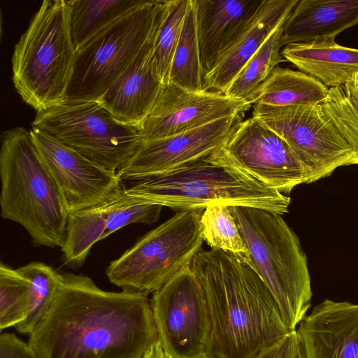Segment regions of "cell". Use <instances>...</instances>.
Segmentation results:
<instances>
[{
  "label": "cell",
  "instance_id": "obj_1",
  "mask_svg": "<svg viewBox=\"0 0 358 358\" xmlns=\"http://www.w3.org/2000/svg\"><path fill=\"white\" fill-rule=\"evenodd\" d=\"M148 294L62 273L50 309L29 335L33 358H143L159 341Z\"/></svg>",
  "mask_w": 358,
  "mask_h": 358
},
{
  "label": "cell",
  "instance_id": "obj_2",
  "mask_svg": "<svg viewBox=\"0 0 358 358\" xmlns=\"http://www.w3.org/2000/svg\"><path fill=\"white\" fill-rule=\"evenodd\" d=\"M190 267L208 314L206 358H254L289 331L273 295L248 265L222 250H199Z\"/></svg>",
  "mask_w": 358,
  "mask_h": 358
},
{
  "label": "cell",
  "instance_id": "obj_3",
  "mask_svg": "<svg viewBox=\"0 0 358 358\" xmlns=\"http://www.w3.org/2000/svg\"><path fill=\"white\" fill-rule=\"evenodd\" d=\"M1 217L22 226L36 246L62 247L69 210L30 130L4 131L0 150Z\"/></svg>",
  "mask_w": 358,
  "mask_h": 358
},
{
  "label": "cell",
  "instance_id": "obj_4",
  "mask_svg": "<svg viewBox=\"0 0 358 358\" xmlns=\"http://www.w3.org/2000/svg\"><path fill=\"white\" fill-rule=\"evenodd\" d=\"M248 251L249 266L275 300L289 331L311 306L307 258L299 239L280 215L251 207L228 206Z\"/></svg>",
  "mask_w": 358,
  "mask_h": 358
},
{
  "label": "cell",
  "instance_id": "obj_5",
  "mask_svg": "<svg viewBox=\"0 0 358 358\" xmlns=\"http://www.w3.org/2000/svg\"><path fill=\"white\" fill-rule=\"evenodd\" d=\"M127 180L129 195L180 211L224 205L257 208L282 215L288 213L291 203L286 194L206 157L164 173Z\"/></svg>",
  "mask_w": 358,
  "mask_h": 358
},
{
  "label": "cell",
  "instance_id": "obj_6",
  "mask_svg": "<svg viewBox=\"0 0 358 358\" xmlns=\"http://www.w3.org/2000/svg\"><path fill=\"white\" fill-rule=\"evenodd\" d=\"M75 52L66 1H43L12 57L13 82L22 100L37 112L63 101Z\"/></svg>",
  "mask_w": 358,
  "mask_h": 358
},
{
  "label": "cell",
  "instance_id": "obj_7",
  "mask_svg": "<svg viewBox=\"0 0 358 358\" xmlns=\"http://www.w3.org/2000/svg\"><path fill=\"white\" fill-rule=\"evenodd\" d=\"M166 1L145 0L76 49L64 100L101 99L152 37Z\"/></svg>",
  "mask_w": 358,
  "mask_h": 358
},
{
  "label": "cell",
  "instance_id": "obj_8",
  "mask_svg": "<svg viewBox=\"0 0 358 358\" xmlns=\"http://www.w3.org/2000/svg\"><path fill=\"white\" fill-rule=\"evenodd\" d=\"M31 125L116 173L143 140L141 127L118 121L99 100H64L38 111Z\"/></svg>",
  "mask_w": 358,
  "mask_h": 358
},
{
  "label": "cell",
  "instance_id": "obj_9",
  "mask_svg": "<svg viewBox=\"0 0 358 358\" xmlns=\"http://www.w3.org/2000/svg\"><path fill=\"white\" fill-rule=\"evenodd\" d=\"M203 210L179 211L140 238L106 269L124 290L150 293L165 284L201 250Z\"/></svg>",
  "mask_w": 358,
  "mask_h": 358
},
{
  "label": "cell",
  "instance_id": "obj_10",
  "mask_svg": "<svg viewBox=\"0 0 358 358\" xmlns=\"http://www.w3.org/2000/svg\"><path fill=\"white\" fill-rule=\"evenodd\" d=\"M252 116L279 135L310 174V182L337 168L358 164V152L324 112L322 105H254Z\"/></svg>",
  "mask_w": 358,
  "mask_h": 358
},
{
  "label": "cell",
  "instance_id": "obj_11",
  "mask_svg": "<svg viewBox=\"0 0 358 358\" xmlns=\"http://www.w3.org/2000/svg\"><path fill=\"white\" fill-rule=\"evenodd\" d=\"M282 194L310 183V174L289 145L259 119L240 122L227 140L206 157Z\"/></svg>",
  "mask_w": 358,
  "mask_h": 358
},
{
  "label": "cell",
  "instance_id": "obj_12",
  "mask_svg": "<svg viewBox=\"0 0 358 358\" xmlns=\"http://www.w3.org/2000/svg\"><path fill=\"white\" fill-rule=\"evenodd\" d=\"M151 308L159 341L172 358H206L209 322L190 265L154 292Z\"/></svg>",
  "mask_w": 358,
  "mask_h": 358
},
{
  "label": "cell",
  "instance_id": "obj_13",
  "mask_svg": "<svg viewBox=\"0 0 358 358\" xmlns=\"http://www.w3.org/2000/svg\"><path fill=\"white\" fill-rule=\"evenodd\" d=\"M31 134L46 166L59 185L69 213L101 204L123 182L110 171L40 129Z\"/></svg>",
  "mask_w": 358,
  "mask_h": 358
},
{
  "label": "cell",
  "instance_id": "obj_14",
  "mask_svg": "<svg viewBox=\"0 0 358 358\" xmlns=\"http://www.w3.org/2000/svg\"><path fill=\"white\" fill-rule=\"evenodd\" d=\"M162 207L129 195L123 184L104 203L69 214L62 261L69 267H80L96 243L128 224L156 222Z\"/></svg>",
  "mask_w": 358,
  "mask_h": 358
},
{
  "label": "cell",
  "instance_id": "obj_15",
  "mask_svg": "<svg viewBox=\"0 0 358 358\" xmlns=\"http://www.w3.org/2000/svg\"><path fill=\"white\" fill-rule=\"evenodd\" d=\"M243 115L226 117L163 138L143 140L117 174L122 181L150 176L207 157L224 144Z\"/></svg>",
  "mask_w": 358,
  "mask_h": 358
},
{
  "label": "cell",
  "instance_id": "obj_16",
  "mask_svg": "<svg viewBox=\"0 0 358 358\" xmlns=\"http://www.w3.org/2000/svg\"><path fill=\"white\" fill-rule=\"evenodd\" d=\"M251 106L245 100L224 94L192 92L167 83L141 127L143 140L188 131L226 117L244 113Z\"/></svg>",
  "mask_w": 358,
  "mask_h": 358
},
{
  "label": "cell",
  "instance_id": "obj_17",
  "mask_svg": "<svg viewBox=\"0 0 358 358\" xmlns=\"http://www.w3.org/2000/svg\"><path fill=\"white\" fill-rule=\"evenodd\" d=\"M155 33L129 66L99 99L118 121L141 128L165 85L152 61Z\"/></svg>",
  "mask_w": 358,
  "mask_h": 358
},
{
  "label": "cell",
  "instance_id": "obj_18",
  "mask_svg": "<svg viewBox=\"0 0 358 358\" xmlns=\"http://www.w3.org/2000/svg\"><path fill=\"white\" fill-rule=\"evenodd\" d=\"M263 0H194L205 76L245 29Z\"/></svg>",
  "mask_w": 358,
  "mask_h": 358
},
{
  "label": "cell",
  "instance_id": "obj_19",
  "mask_svg": "<svg viewBox=\"0 0 358 358\" xmlns=\"http://www.w3.org/2000/svg\"><path fill=\"white\" fill-rule=\"evenodd\" d=\"M299 0H263L245 29L203 77V90L224 94L268 38L281 25Z\"/></svg>",
  "mask_w": 358,
  "mask_h": 358
},
{
  "label": "cell",
  "instance_id": "obj_20",
  "mask_svg": "<svg viewBox=\"0 0 358 358\" xmlns=\"http://www.w3.org/2000/svg\"><path fill=\"white\" fill-rule=\"evenodd\" d=\"M358 23V0H299L282 26V43L334 40Z\"/></svg>",
  "mask_w": 358,
  "mask_h": 358
},
{
  "label": "cell",
  "instance_id": "obj_21",
  "mask_svg": "<svg viewBox=\"0 0 358 358\" xmlns=\"http://www.w3.org/2000/svg\"><path fill=\"white\" fill-rule=\"evenodd\" d=\"M282 55L328 88L348 83L358 75V49L341 45L334 40L289 45L282 50Z\"/></svg>",
  "mask_w": 358,
  "mask_h": 358
},
{
  "label": "cell",
  "instance_id": "obj_22",
  "mask_svg": "<svg viewBox=\"0 0 358 358\" xmlns=\"http://www.w3.org/2000/svg\"><path fill=\"white\" fill-rule=\"evenodd\" d=\"M329 89L310 75L277 66L248 103L269 106L321 104Z\"/></svg>",
  "mask_w": 358,
  "mask_h": 358
},
{
  "label": "cell",
  "instance_id": "obj_23",
  "mask_svg": "<svg viewBox=\"0 0 358 358\" xmlns=\"http://www.w3.org/2000/svg\"><path fill=\"white\" fill-rule=\"evenodd\" d=\"M145 0H70L69 31L75 50Z\"/></svg>",
  "mask_w": 358,
  "mask_h": 358
},
{
  "label": "cell",
  "instance_id": "obj_24",
  "mask_svg": "<svg viewBox=\"0 0 358 358\" xmlns=\"http://www.w3.org/2000/svg\"><path fill=\"white\" fill-rule=\"evenodd\" d=\"M203 71L199 46L194 0L185 16L170 67L169 82L192 92L203 90Z\"/></svg>",
  "mask_w": 358,
  "mask_h": 358
},
{
  "label": "cell",
  "instance_id": "obj_25",
  "mask_svg": "<svg viewBox=\"0 0 358 358\" xmlns=\"http://www.w3.org/2000/svg\"><path fill=\"white\" fill-rule=\"evenodd\" d=\"M17 270L29 280L30 292L27 317L15 328L20 334L29 335L50 309L61 283L62 273L39 262H31Z\"/></svg>",
  "mask_w": 358,
  "mask_h": 358
},
{
  "label": "cell",
  "instance_id": "obj_26",
  "mask_svg": "<svg viewBox=\"0 0 358 358\" xmlns=\"http://www.w3.org/2000/svg\"><path fill=\"white\" fill-rule=\"evenodd\" d=\"M283 24L268 38L246 63L224 93L225 95L248 102L273 71L278 66L283 57L281 50L283 46Z\"/></svg>",
  "mask_w": 358,
  "mask_h": 358
},
{
  "label": "cell",
  "instance_id": "obj_27",
  "mask_svg": "<svg viewBox=\"0 0 358 358\" xmlns=\"http://www.w3.org/2000/svg\"><path fill=\"white\" fill-rule=\"evenodd\" d=\"M191 0H167L153 38L152 61L164 83L169 82L171 61Z\"/></svg>",
  "mask_w": 358,
  "mask_h": 358
},
{
  "label": "cell",
  "instance_id": "obj_28",
  "mask_svg": "<svg viewBox=\"0 0 358 358\" xmlns=\"http://www.w3.org/2000/svg\"><path fill=\"white\" fill-rule=\"evenodd\" d=\"M200 224L203 240L211 249L227 252L246 264L248 251L228 206L206 208L201 213Z\"/></svg>",
  "mask_w": 358,
  "mask_h": 358
},
{
  "label": "cell",
  "instance_id": "obj_29",
  "mask_svg": "<svg viewBox=\"0 0 358 358\" xmlns=\"http://www.w3.org/2000/svg\"><path fill=\"white\" fill-rule=\"evenodd\" d=\"M322 105L336 127L358 152V75L348 83L329 88Z\"/></svg>",
  "mask_w": 358,
  "mask_h": 358
},
{
  "label": "cell",
  "instance_id": "obj_30",
  "mask_svg": "<svg viewBox=\"0 0 358 358\" xmlns=\"http://www.w3.org/2000/svg\"><path fill=\"white\" fill-rule=\"evenodd\" d=\"M30 283L17 269L0 264V329L15 327L27 317Z\"/></svg>",
  "mask_w": 358,
  "mask_h": 358
},
{
  "label": "cell",
  "instance_id": "obj_31",
  "mask_svg": "<svg viewBox=\"0 0 358 358\" xmlns=\"http://www.w3.org/2000/svg\"><path fill=\"white\" fill-rule=\"evenodd\" d=\"M254 358H302L296 330L289 331L280 341L262 351Z\"/></svg>",
  "mask_w": 358,
  "mask_h": 358
},
{
  "label": "cell",
  "instance_id": "obj_32",
  "mask_svg": "<svg viewBox=\"0 0 358 358\" xmlns=\"http://www.w3.org/2000/svg\"><path fill=\"white\" fill-rule=\"evenodd\" d=\"M0 358H33L27 342L15 334L4 332L0 335Z\"/></svg>",
  "mask_w": 358,
  "mask_h": 358
},
{
  "label": "cell",
  "instance_id": "obj_33",
  "mask_svg": "<svg viewBox=\"0 0 358 358\" xmlns=\"http://www.w3.org/2000/svg\"><path fill=\"white\" fill-rule=\"evenodd\" d=\"M143 358H172L162 348L158 341L153 344L145 353Z\"/></svg>",
  "mask_w": 358,
  "mask_h": 358
},
{
  "label": "cell",
  "instance_id": "obj_34",
  "mask_svg": "<svg viewBox=\"0 0 358 358\" xmlns=\"http://www.w3.org/2000/svg\"><path fill=\"white\" fill-rule=\"evenodd\" d=\"M302 358H303V356H302Z\"/></svg>",
  "mask_w": 358,
  "mask_h": 358
},
{
  "label": "cell",
  "instance_id": "obj_35",
  "mask_svg": "<svg viewBox=\"0 0 358 358\" xmlns=\"http://www.w3.org/2000/svg\"><path fill=\"white\" fill-rule=\"evenodd\" d=\"M357 358H358V357H357Z\"/></svg>",
  "mask_w": 358,
  "mask_h": 358
}]
</instances>
